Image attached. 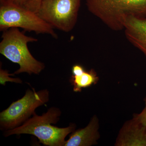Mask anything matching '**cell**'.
I'll return each instance as SVG.
<instances>
[{"instance_id": "cell-1", "label": "cell", "mask_w": 146, "mask_h": 146, "mask_svg": "<svg viewBox=\"0 0 146 146\" xmlns=\"http://www.w3.org/2000/svg\"><path fill=\"white\" fill-rule=\"evenodd\" d=\"M61 112L57 108L52 107L42 115L35 112L33 117L23 124L13 129L5 131V137L13 135L30 134L35 136L39 142L48 146H64L66 136L74 131L76 125L71 124L66 127L60 128L52 125L57 123Z\"/></svg>"}, {"instance_id": "cell-2", "label": "cell", "mask_w": 146, "mask_h": 146, "mask_svg": "<svg viewBox=\"0 0 146 146\" xmlns=\"http://www.w3.org/2000/svg\"><path fill=\"white\" fill-rule=\"evenodd\" d=\"M91 13L115 31L124 29L127 18H146V0H86Z\"/></svg>"}, {"instance_id": "cell-3", "label": "cell", "mask_w": 146, "mask_h": 146, "mask_svg": "<svg viewBox=\"0 0 146 146\" xmlns=\"http://www.w3.org/2000/svg\"><path fill=\"white\" fill-rule=\"evenodd\" d=\"M0 43V53L20 68L14 75L27 73L38 75L44 69V64L35 59L29 50V42H37V39L27 36L18 28H11L3 31Z\"/></svg>"}, {"instance_id": "cell-4", "label": "cell", "mask_w": 146, "mask_h": 146, "mask_svg": "<svg viewBox=\"0 0 146 146\" xmlns=\"http://www.w3.org/2000/svg\"><path fill=\"white\" fill-rule=\"evenodd\" d=\"M13 27L37 34L49 35L55 39L58 36L53 28L37 13L8 0H0V30Z\"/></svg>"}, {"instance_id": "cell-5", "label": "cell", "mask_w": 146, "mask_h": 146, "mask_svg": "<svg viewBox=\"0 0 146 146\" xmlns=\"http://www.w3.org/2000/svg\"><path fill=\"white\" fill-rule=\"evenodd\" d=\"M49 100L47 89L36 92L28 89L22 98L13 102L6 109L0 113V128L6 131L23 124L33 115L35 109L47 103Z\"/></svg>"}, {"instance_id": "cell-6", "label": "cell", "mask_w": 146, "mask_h": 146, "mask_svg": "<svg viewBox=\"0 0 146 146\" xmlns=\"http://www.w3.org/2000/svg\"><path fill=\"white\" fill-rule=\"evenodd\" d=\"M81 0H42L37 14L56 29L69 32L75 26Z\"/></svg>"}, {"instance_id": "cell-7", "label": "cell", "mask_w": 146, "mask_h": 146, "mask_svg": "<svg viewBox=\"0 0 146 146\" xmlns=\"http://www.w3.org/2000/svg\"><path fill=\"white\" fill-rule=\"evenodd\" d=\"M123 30L129 42L146 57V18L128 16L126 19Z\"/></svg>"}, {"instance_id": "cell-8", "label": "cell", "mask_w": 146, "mask_h": 146, "mask_svg": "<svg viewBox=\"0 0 146 146\" xmlns=\"http://www.w3.org/2000/svg\"><path fill=\"white\" fill-rule=\"evenodd\" d=\"M117 146H146V129L135 119L128 122L120 131Z\"/></svg>"}, {"instance_id": "cell-9", "label": "cell", "mask_w": 146, "mask_h": 146, "mask_svg": "<svg viewBox=\"0 0 146 146\" xmlns=\"http://www.w3.org/2000/svg\"><path fill=\"white\" fill-rule=\"evenodd\" d=\"M98 120L95 116L86 127L74 131L64 146H90L99 138Z\"/></svg>"}, {"instance_id": "cell-10", "label": "cell", "mask_w": 146, "mask_h": 146, "mask_svg": "<svg viewBox=\"0 0 146 146\" xmlns=\"http://www.w3.org/2000/svg\"><path fill=\"white\" fill-rule=\"evenodd\" d=\"M99 80L98 77L94 70L86 71L80 76L72 75L70 82L75 92H81L82 88H86L96 84Z\"/></svg>"}, {"instance_id": "cell-11", "label": "cell", "mask_w": 146, "mask_h": 146, "mask_svg": "<svg viewBox=\"0 0 146 146\" xmlns=\"http://www.w3.org/2000/svg\"><path fill=\"white\" fill-rule=\"evenodd\" d=\"M14 74H10L8 71L6 70H4L1 68L0 70V82L1 84L5 85L6 82H11L17 83H22V80L20 78H11L9 77L10 76L14 75Z\"/></svg>"}, {"instance_id": "cell-12", "label": "cell", "mask_w": 146, "mask_h": 146, "mask_svg": "<svg viewBox=\"0 0 146 146\" xmlns=\"http://www.w3.org/2000/svg\"><path fill=\"white\" fill-rule=\"evenodd\" d=\"M42 0H26L23 7L29 10L37 13Z\"/></svg>"}, {"instance_id": "cell-13", "label": "cell", "mask_w": 146, "mask_h": 146, "mask_svg": "<svg viewBox=\"0 0 146 146\" xmlns=\"http://www.w3.org/2000/svg\"><path fill=\"white\" fill-rule=\"evenodd\" d=\"M144 100L145 103V108L141 113L138 114H135L133 116V119L144 126L146 129V97L144 99Z\"/></svg>"}, {"instance_id": "cell-14", "label": "cell", "mask_w": 146, "mask_h": 146, "mask_svg": "<svg viewBox=\"0 0 146 146\" xmlns=\"http://www.w3.org/2000/svg\"><path fill=\"white\" fill-rule=\"evenodd\" d=\"M72 71V75L80 76L82 74L85 70L83 66L78 64H76L73 66Z\"/></svg>"}, {"instance_id": "cell-15", "label": "cell", "mask_w": 146, "mask_h": 146, "mask_svg": "<svg viewBox=\"0 0 146 146\" xmlns=\"http://www.w3.org/2000/svg\"><path fill=\"white\" fill-rule=\"evenodd\" d=\"M8 1L18 5L23 6L26 0H8Z\"/></svg>"}]
</instances>
